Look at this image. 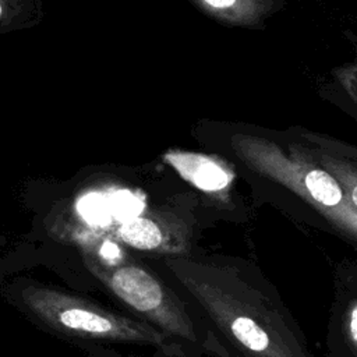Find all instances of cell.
<instances>
[{
  "label": "cell",
  "instance_id": "obj_5",
  "mask_svg": "<svg viewBox=\"0 0 357 357\" xmlns=\"http://www.w3.org/2000/svg\"><path fill=\"white\" fill-rule=\"evenodd\" d=\"M116 237L131 248L163 255H183L188 250L184 229L163 226L155 219L139 215L121 220Z\"/></svg>",
  "mask_w": 357,
  "mask_h": 357
},
{
  "label": "cell",
  "instance_id": "obj_1",
  "mask_svg": "<svg viewBox=\"0 0 357 357\" xmlns=\"http://www.w3.org/2000/svg\"><path fill=\"white\" fill-rule=\"evenodd\" d=\"M165 265L245 357H311L284 314L233 268L173 257Z\"/></svg>",
  "mask_w": 357,
  "mask_h": 357
},
{
  "label": "cell",
  "instance_id": "obj_7",
  "mask_svg": "<svg viewBox=\"0 0 357 357\" xmlns=\"http://www.w3.org/2000/svg\"><path fill=\"white\" fill-rule=\"evenodd\" d=\"M325 166L329 169L331 174L337 180L347 199L357 209V172H354L347 165L333 158H325Z\"/></svg>",
  "mask_w": 357,
  "mask_h": 357
},
{
  "label": "cell",
  "instance_id": "obj_8",
  "mask_svg": "<svg viewBox=\"0 0 357 357\" xmlns=\"http://www.w3.org/2000/svg\"><path fill=\"white\" fill-rule=\"evenodd\" d=\"M112 202L114 206V212L120 220H126V219L138 216L141 212L139 201L127 191L116 192L112 198Z\"/></svg>",
  "mask_w": 357,
  "mask_h": 357
},
{
  "label": "cell",
  "instance_id": "obj_12",
  "mask_svg": "<svg viewBox=\"0 0 357 357\" xmlns=\"http://www.w3.org/2000/svg\"><path fill=\"white\" fill-rule=\"evenodd\" d=\"M346 331L353 349L357 351V301H353L347 308Z\"/></svg>",
  "mask_w": 357,
  "mask_h": 357
},
{
  "label": "cell",
  "instance_id": "obj_9",
  "mask_svg": "<svg viewBox=\"0 0 357 357\" xmlns=\"http://www.w3.org/2000/svg\"><path fill=\"white\" fill-rule=\"evenodd\" d=\"M81 211L88 218H105L106 216V198L99 194H91L82 198Z\"/></svg>",
  "mask_w": 357,
  "mask_h": 357
},
{
  "label": "cell",
  "instance_id": "obj_6",
  "mask_svg": "<svg viewBox=\"0 0 357 357\" xmlns=\"http://www.w3.org/2000/svg\"><path fill=\"white\" fill-rule=\"evenodd\" d=\"M166 162L173 166L178 174L199 190L215 192L225 190L231 178V172L219 160L190 152H169Z\"/></svg>",
  "mask_w": 357,
  "mask_h": 357
},
{
  "label": "cell",
  "instance_id": "obj_11",
  "mask_svg": "<svg viewBox=\"0 0 357 357\" xmlns=\"http://www.w3.org/2000/svg\"><path fill=\"white\" fill-rule=\"evenodd\" d=\"M208 8L222 14V15H231L240 14V6L243 0H201Z\"/></svg>",
  "mask_w": 357,
  "mask_h": 357
},
{
  "label": "cell",
  "instance_id": "obj_4",
  "mask_svg": "<svg viewBox=\"0 0 357 357\" xmlns=\"http://www.w3.org/2000/svg\"><path fill=\"white\" fill-rule=\"evenodd\" d=\"M86 269L132 311L165 335L198 342L188 311L158 276L135 262H106L85 257Z\"/></svg>",
  "mask_w": 357,
  "mask_h": 357
},
{
  "label": "cell",
  "instance_id": "obj_2",
  "mask_svg": "<svg viewBox=\"0 0 357 357\" xmlns=\"http://www.w3.org/2000/svg\"><path fill=\"white\" fill-rule=\"evenodd\" d=\"M8 298L35 322L68 337L160 346L165 333L146 321L132 319L57 287L17 283Z\"/></svg>",
  "mask_w": 357,
  "mask_h": 357
},
{
  "label": "cell",
  "instance_id": "obj_13",
  "mask_svg": "<svg viewBox=\"0 0 357 357\" xmlns=\"http://www.w3.org/2000/svg\"><path fill=\"white\" fill-rule=\"evenodd\" d=\"M0 11H1V8H0Z\"/></svg>",
  "mask_w": 357,
  "mask_h": 357
},
{
  "label": "cell",
  "instance_id": "obj_10",
  "mask_svg": "<svg viewBox=\"0 0 357 357\" xmlns=\"http://www.w3.org/2000/svg\"><path fill=\"white\" fill-rule=\"evenodd\" d=\"M339 79L350 98L357 103V61L342 70Z\"/></svg>",
  "mask_w": 357,
  "mask_h": 357
},
{
  "label": "cell",
  "instance_id": "obj_3",
  "mask_svg": "<svg viewBox=\"0 0 357 357\" xmlns=\"http://www.w3.org/2000/svg\"><path fill=\"white\" fill-rule=\"evenodd\" d=\"M236 146L248 165L296 192L339 230L357 240V209L328 170L289 156L264 138L240 137Z\"/></svg>",
  "mask_w": 357,
  "mask_h": 357
}]
</instances>
